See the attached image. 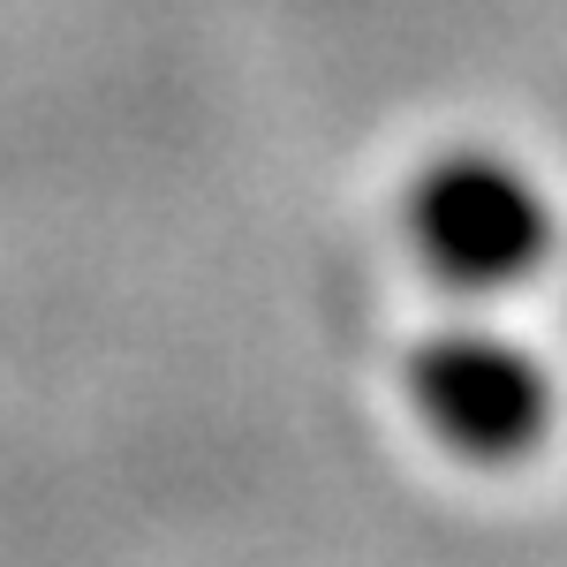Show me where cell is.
I'll return each mask as SVG.
<instances>
[{
    "mask_svg": "<svg viewBox=\"0 0 567 567\" xmlns=\"http://www.w3.org/2000/svg\"><path fill=\"white\" fill-rule=\"evenodd\" d=\"M401 393H409L416 424L454 462H477V470L529 462L545 446V432H553V409H560L545 355L499 341L492 326L424 333L409 349V363H401Z\"/></svg>",
    "mask_w": 567,
    "mask_h": 567,
    "instance_id": "6da1fadb",
    "label": "cell"
},
{
    "mask_svg": "<svg viewBox=\"0 0 567 567\" xmlns=\"http://www.w3.org/2000/svg\"><path fill=\"white\" fill-rule=\"evenodd\" d=\"M409 243L446 288L499 296L553 258V197L499 152H446L409 182Z\"/></svg>",
    "mask_w": 567,
    "mask_h": 567,
    "instance_id": "7a4b0ae2",
    "label": "cell"
}]
</instances>
